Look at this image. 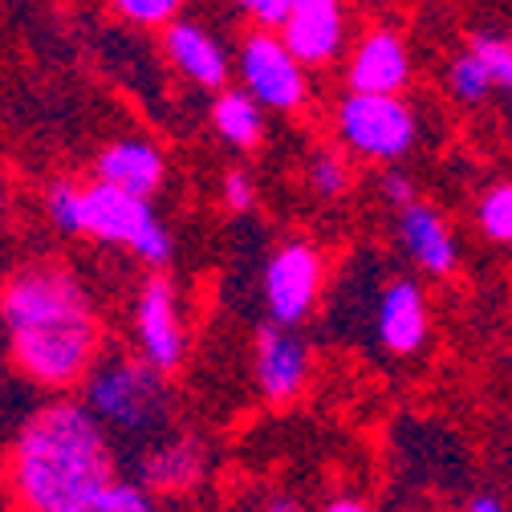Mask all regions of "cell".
<instances>
[{"label":"cell","instance_id":"6da1fadb","mask_svg":"<svg viewBox=\"0 0 512 512\" xmlns=\"http://www.w3.org/2000/svg\"><path fill=\"white\" fill-rule=\"evenodd\" d=\"M13 362L49 391L86 382L98 362V317L86 289L61 265H29L0 293Z\"/></svg>","mask_w":512,"mask_h":512},{"label":"cell","instance_id":"7a4b0ae2","mask_svg":"<svg viewBox=\"0 0 512 512\" xmlns=\"http://www.w3.org/2000/svg\"><path fill=\"white\" fill-rule=\"evenodd\" d=\"M118 480L106 427L78 399L41 407L13 439L9 488L21 512H70Z\"/></svg>","mask_w":512,"mask_h":512},{"label":"cell","instance_id":"3957f363","mask_svg":"<svg viewBox=\"0 0 512 512\" xmlns=\"http://www.w3.org/2000/svg\"><path fill=\"white\" fill-rule=\"evenodd\" d=\"M86 411L106 427L110 439L135 443L139 452L147 443L163 439L175 415V399L167 378L147 366L143 358H102L82 382Z\"/></svg>","mask_w":512,"mask_h":512},{"label":"cell","instance_id":"277c9868","mask_svg":"<svg viewBox=\"0 0 512 512\" xmlns=\"http://www.w3.org/2000/svg\"><path fill=\"white\" fill-rule=\"evenodd\" d=\"M82 236H94L106 244H126L151 269L167 265L175 252L171 232L155 216V208L139 196H126V191H118L110 183L82 187Z\"/></svg>","mask_w":512,"mask_h":512},{"label":"cell","instance_id":"5b68a950","mask_svg":"<svg viewBox=\"0 0 512 512\" xmlns=\"http://www.w3.org/2000/svg\"><path fill=\"white\" fill-rule=\"evenodd\" d=\"M338 139L362 159L395 163L415 147L419 122H415V110L403 98L346 94L338 102Z\"/></svg>","mask_w":512,"mask_h":512},{"label":"cell","instance_id":"8992f818","mask_svg":"<svg viewBox=\"0 0 512 512\" xmlns=\"http://www.w3.org/2000/svg\"><path fill=\"white\" fill-rule=\"evenodd\" d=\"M322 277H326V265L313 244H305V240L281 244L265 265V305H269L273 326L297 330L317 305Z\"/></svg>","mask_w":512,"mask_h":512},{"label":"cell","instance_id":"52a82bcc","mask_svg":"<svg viewBox=\"0 0 512 512\" xmlns=\"http://www.w3.org/2000/svg\"><path fill=\"white\" fill-rule=\"evenodd\" d=\"M240 78H244V94H252L261 110L265 106L269 110H297L305 102L301 61L269 29L244 37V45H240Z\"/></svg>","mask_w":512,"mask_h":512},{"label":"cell","instance_id":"ba28073f","mask_svg":"<svg viewBox=\"0 0 512 512\" xmlns=\"http://www.w3.org/2000/svg\"><path fill=\"white\" fill-rule=\"evenodd\" d=\"M135 334H139V358L155 366L163 378L175 374L187 358V334H183V317H179V297L175 285L163 273H151L139 289L135 305Z\"/></svg>","mask_w":512,"mask_h":512},{"label":"cell","instance_id":"9c48e42d","mask_svg":"<svg viewBox=\"0 0 512 512\" xmlns=\"http://www.w3.org/2000/svg\"><path fill=\"white\" fill-rule=\"evenodd\" d=\"M208 472V447L200 435H163L135 452V484H143L151 496H179L191 492Z\"/></svg>","mask_w":512,"mask_h":512},{"label":"cell","instance_id":"30bf717a","mask_svg":"<svg viewBox=\"0 0 512 512\" xmlns=\"http://www.w3.org/2000/svg\"><path fill=\"white\" fill-rule=\"evenodd\" d=\"M252 370H256V387H261V395L273 407H285L305 391L309 346L293 330L269 322L252 338Z\"/></svg>","mask_w":512,"mask_h":512},{"label":"cell","instance_id":"8fae6325","mask_svg":"<svg viewBox=\"0 0 512 512\" xmlns=\"http://www.w3.org/2000/svg\"><path fill=\"white\" fill-rule=\"evenodd\" d=\"M350 94H378V98H399L411 82V53L395 29H370L350 57L346 70Z\"/></svg>","mask_w":512,"mask_h":512},{"label":"cell","instance_id":"7c38bea8","mask_svg":"<svg viewBox=\"0 0 512 512\" xmlns=\"http://www.w3.org/2000/svg\"><path fill=\"white\" fill-rule=\"evenodd\" d=\"M427 297L423 285L411 277L391 281L387 289L378 293V309H374V334L382 342V350L395 354V358H411L423 350L427 342Z\"/></svg>","mask_w":512,"mask_h":512},{"label":"cell","instance_id":"4fadbf2b","mask_svg":"<svg viewBox=\"0 0 512 512\" xmlns=\"http://www.w3.org/2000/svg\"><path fill=\"white\" fill-rule=\"evenodd\" d=\"M281 41L301 66H326L346 41L342 5L338 0H293L289 21L281 25Z\"/></svg>","mask_w":512,"mask_h":512},{"label":"cell","instance_id":"5bb4252c","mask_svg":"<svg viewBox=\"0 0 512 512\" xmlns=\"http://www.w3.org/2000/svg\"><path fill=\"white\" fill-rule=\"evenodd\" d=\"M94 171H98V183H110V187L126 191V196L151 200L155 191L163 187L167 163H163L159 147H151L143 139H118L98 155Z\"/></svg>","mask_w":512,"mask_h":512},{"label":"cell","instance_id":"9a60e30c","mask_svg":"<svg viewBox=\"0 0 512 512\" xmlns=\"http://www.w3.org/2000/svg\"><path fill=\"white\" fill-rule=\"evenodd\" d=\"M399 240H403L407 256L423 273H431V277L456 273V261H460L456 236L447 232L443 216L435 208H427L423 200H415L411 208L399 212Z\"/></svg>","mask_w":512,"mask_h":512},{"label":"cell","instance_id":"2e32d148","mask_svg":"<svg viewBox=\"0 0 512 512\" xmlns=\"http://www.w3.org/2000/svg\"><path fill=\"white\" fill-rule=\"evenodd\" d=\"M167 53L183 78H191L196 86H208V90H224V82L232 74L224 45H216V37L208 29L191 25V21H175L167 29Z\"/></svg>","mask_w":512,"mask_h":512},{"label":"cell","instance_id":"e0dca14e","mask_svg":"<svg viewBox=\"0 0 512 512\" xmlns=\"http://www.w3.org/2000/svg\"><path fill=\"white\" fill-rule=\"evenodd\" d=\"M212 126L220 131L224 143L252 151L265 139V110L244 90H220V98L212 102Z\"/></svg>","mask_w":512,"mask_h":512},{"label":"cell","instance_id":"ac0fdd59","mask_svg":"<svg viewBox=\"0 0 512 512\" xmlns=\"http://www.w3.org/2000/svg\"><path fill=\"white\" fill-rule=\"evenodd\" d=\"M447 86H452V94H456L464 106H476V102L488 98V90H492L496 82H492V74H488L484 61L468 49V53H460V57L452 61V70H447Z\"/></svg>","mask_w":512,"mask_h":512},{"label":"cell","instance_id":"d6986e66","mask_svg":"<svg viewBox=\"0 0 512 512\" xmlns=\"http://www.w3.org/2000/svg\"><path fill=\"white\" fill-rule=\"evenodd\" d=\"M476 224L488 240L512 244V183H496L484 191V200L476 208Z\"/></svg>","mask_w":512,"mask_h":512},{"label":"cell","instance_id":"ffe728a7","mask_svg":"<svg viewBox=\"0 0 512 512\" xmlns=\"http://www.w3.org/2000/svg\"><path fill=\"white\" fill-rule=\"evenodd\" d=\"M305 179L322 200H338V196H346V187H350V167L334 151H317L309 159V167H305Z\"/></svg>","mask_w":512,"mask_h":512},{"label":"cell","instance_id":"44dd1931","mask_svg":"<svg viewBox=\"0 0 512 512\" xmlns=\"http://www.w3.org/2000/svg\"><path fill=\"white\" fill-rule=\"evenodd\" d=\"M45 212L61 232L82 236V187L70 183V179H57L49 187V196H45Z\"/></svg>","mask_w":512,"mask_h":512},{"label":"cell","instance_id":"7402d4cb","mask_svg":"<svg viewBox=\"0 0 512 512\" xmlns=\"http://www.w3.org/2000/svg\"><path fill=\"white\" fill-rule=\"evenodd\" d=\"M94 508H98V512H167V508L159 504V496H151L143 484L122 480V476L98 496Z\"/></svg>","mask_w":512,"mask_h":512},{"label":"cell","instance_id":"603a6c76","mask_svg":"<svg viewBox=\"0 0 512 512\" xmlns=\"http://www.w3.org/2000/svg\"><path fill=\"white\" fill-rule=\"evenodd\" d=\"M472 53L488 66V74H492L496 86L512 90V45L508 41H500L496 33H476L472 37Z\"/></svg>","mask_w":512,"mask_h":512},{"label":"cell","instance_id":"cb8c5ba5","mask_svg":"<svg viewBox=\"0 0 512 512\" xmlns=\"http://www.w3.org/2000/svg\"><path fill=\"white\" fill-rule=\"evenodd\" d=\"M183 0H114V9L135 25H167Z\"/></svg>","mask_w":512,"mask_h":512},{"label":"cell","instance_id":"d4e9b609","mask_svg":"<svg viewBox=\"0 0 512 512\" xmlns=\"http://www.w3.org/2000/svg\"><path fill=\"white\" fill-rule=\"evenodd\" d=\"M220 196H224V204H228L232 212H252V204H256V183H252L248 171H228L224 183H220Z\"/></svg>","mask_w":512,"mask_h":512},{"label":"cell","instance_id":"484cf974","mask_svg":"<svg viewBox=\"0 0 512 512\" xmlns=\"http://www.w3.org/2000/svg\"><path fill=\"white\" fill-rule=\"evenodd\" d=\"M240 9L261 25V29H281L289 21L293 0H240Z\"/></svg>","mask_w":512,"mask_h":512},{"label":"cell","instance_id":"4316f807","mask_svg":"<svg viewBox=\"0 0 512 512\" xmlns=\"http://www.w3.org/2000/svg\"><path fill=\"white\" fill-rule=\"evenodd\" d=\"M382 200L395 204L399 212L411 208V204L419 200V196H415V179H411L407 171H387V175H382Z\"/></svg>","mask_w":512,"mask_h":512},{"label":"cell","instance_id":"83f0119b","mask_svg":"<svg viewBox=\"0 0 512 512\" xmlns=\"http://www.w3.org/2000/svg\"><path fill=\"white\" fill-rule=\"evenodd\" d=\"M261 512H305V504L297 500V496H289V492H277V496H269L265 500V508Z\"/></svg>","mask_w":512,"mask_h":512},{"label":"cell","instance_id":"f1b7e54d","mask_svg":"<svg viewBox=\"0 0 512 512\" xmlns=\"http://www.w3.org/2000/svg\"><path fill=\"white\" fill-rule=\"evenodd\" d=\"M464 512H508L504 508V500L500 496H492V492H476L472 500H468V508Z\"/></svg>","mask_w":512,"mask_h":512},{"label":"cell","instance_id":"f546056e","mask_svg":"<svg viewBox=\"0 0 512 512\" xmlns=\"http://www.w3.org/2000/svg\"><path fill=\"white\" fill-rule=\"evenodd\" d=\"M322 512H370L362 500H354V496H338V500H330Z\"/></svg>","mask_w":512,"mask_h":512}]
</instances>
